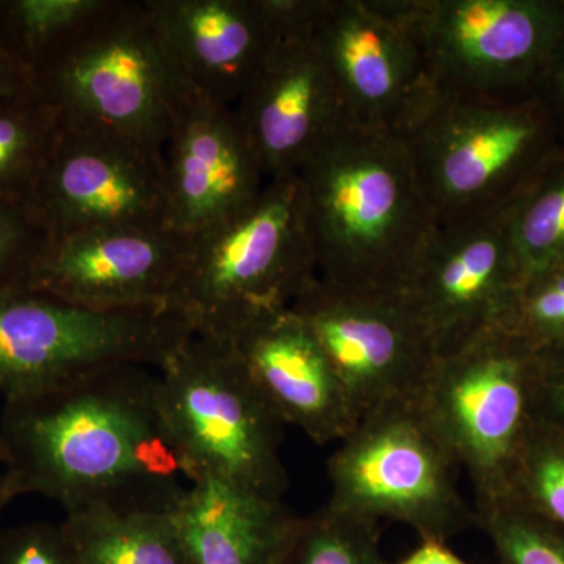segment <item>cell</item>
Here are the masks:
<instances>
[{"mask_svg": "<svg viewBox=\"0 0 564 564\" xmlns=\"http://www.w3.org/2000/svg\"><path fill=\"white\" fill-rule=\"evenodd\" d=\"M459 469L417 400L388 404L356 423L329 456L328 507L408 525L421 540L447 543L477 525L456 481Z\"/></svg>", "mask_w": 564, "mask_h": 564, "instance_id": "7", "label": "cell"}, {"mask_svg": "<svg viewBox=\"0 0 564 564\" xmlns=\"http://www.w3.org/2000/svg\"><path fill=\"white\" fill-rule=\"evenodd\" d=\"M102 2L0 0V44L29 73L44 55L80 28Z\"/></svg>", "mask_w": 564, "mask_h": 564, "instance_id": "24", "label": "cell"}, {"mask_svg": "<svg viewBox=\"0 0 564 564\" xmlns=\"http://www.w3.org/2000/svg\"><path fill=\"white\" fill-rule=\"evenodd\" d=\"M163 161L166 226L188 236L242 209L267 184L234 107L191 87L174 115Z\"/></svg>", "mask_w": 564, "mask_h": 564, "instance_id": "17", "label": "cell"}, {"mask_svg": "<svg viewBox=\"0 0 564 564\" xmlns=\"http://www.w3.org/2000/svg\"><path fill=\"white\" fill-rule=\"evenodd\" d=\"M315 35L348 121L402 133L432 98L400 0H321Z\"/></svg>", "mask_w": 564, "mask_h": 564, "instance_id": "15", "label": "cell"}, {"mask_svg": "<svg viewBox=\"0 0 564 564\" xmlns=\"http://www.w3.org/2000/svg\"><path fill=\"white\" fill-rule=\"evenodd\" d=\"M18 496H22L21 486L18 484L17 477L6 469V473H0V518Z\"/></svg>", "mask_w": 564, "mask_h": 564, "instance_id": "34", "label": "cell"}, {"mask_svg": "<svg viewBox=\"0 0 564 564\" xmlns=\"http://www.w3.org/2000/svg\"><path fill=\"white\" fill-rule=\"evenodd\" d=\"M270 7L276 36L234 107L267 181L299 173L348 121L315 35L321 0H270Z\"/></svg>", "mask_w": 564, "mask_h": 564, "instance_id": "12", "label": "cell"}, {"mask_svg": "<svg viewBox=\"0 0 564 564\" xmlns=\"http://www.w3.org/2000/svg\"><path fill=\"white\" fill-rule=\"evenodd\" d=\"M389 564V563H386ZM392 564H467L459 558L447 543L436 540H421V544L410 555Z\"/></svg>", "mask_w": 564, "mask_h": 564, "instance_id": "33", "label": "cell"}, {"mask_svg": "<svg viewBox=\"0 0 564 564\" xmlns=\"http://www.w3.org/2000/svg\"><path fill=\"white\" fill-rule=\"evenodd\" d=\"M191 243L192 236L169 226L50 237L29 289L91 310H169Z\"/></svg>", "mask_w": 564, "mask_h": 564, "instance_id": "16", "label": "cell"}, {"mask_svg": "<svg viewBox=\"0 0 564 564\" xmlns=\"http://www.w3.org/2000/svg\"><path fill=\"white\" fill-rule=\"evenodd\" d=\"M538 351L505 328L441 356L419 404L473 484L475 505L507 496L532 429Z\"/></svg>", "mask_w": 564, "mask_h": 564, "instance_id": "9", "label": "cell"}, {"mask_svg": "<svg viewBox=\"0 0 564 564\" xmlns=\"http://www.w3.org/2000/svg\"><path fill=\"white\" fill-rule=\"evenodd\" d=\"M61 129L35 93L0 101V198L29 206Z\"/></svg>", "mask_w": 564, "mask_h": 564, "instance_id": "22", "label": "cell"}, {"mask_svg": "<svg viewBox=\"0 0 564 564\" xmlns=\"http://www.w3.org/2000/svg\"><path fill=\"white\" fill-rule=\"evenodd\" d=\"M6 462H7L6 451H3V445H2V443H0V463H2L3 466H6Z\"/></svg>", "mask_w": 564, "mask_h": 564, "instance_id": "35", "label": "cell"}, {"mask_svg": "<svg viewBox=\"0 0 564 564\" xmlns=\"http://www.w3.org/2000/svg\"><path fill=\"white\" fill-rule=\"evenodd\" d=\"M158 370L163 419L188 484L220 478L282 500L285 423L231 340L193 333Z\"/></svg>", "mask_w": 564, "mask_h": 564, "instance_id": "6", "label": "cell"}, {"mask_svg": "<svg viewBox=\"0 0 564 564\" xmlns=\"http://www.w3.org/2000/svg\"><path fill=\"white\" fill-rule=\"evenodd\" d=\"M50 236L31 206L0 198V292L29 288L36 259Z\"/></svg>", "mask_w": 564, "mask_h": 564, "instance_id": "29", "label": "cell"}, {"mask_svg": "<svg viewBox=\"0 0 564 564\" xmlns=\"http://www.w3.org/2000/svg\"><path fill=\"white\" fill-rule=\"evenodd\" d=\"M185 84L236 107L276 36L270 0H144Z\"/></svg>", "mask_w": 564, "mask_h": 564, "instance_id": "18", "label": "cell"}, {"mask_svg": "<svg viewBox=\"0 0 564 564\" xmlns=\"http://www.w3.org/2000/svg\"><path fill=\"white\" fill-rule=\"evenodd\" d=\"M172 518L188 564H278L299 516L220 478L193 481Z\"/></svg>", "mask_w": 564, "mask_h": 564, "instance_id": "20", "label": "cell"}, {"mask_svg": "<svg viewBox=\"0 0 564 564\" xmlns=\"http://www.w3.org/2000/svg\"><path fill=\"white\" fill-rule=\"evenodd\" d=\"M400 135L436 225L510 209L558 150L536 96L485 101L432 95Z\"/></svg>", "mask_w": 564, "mask_h": 564, "instance_id": "5", "label": "cell"}, {"mask_svg": "<svg viewBox=\"0 0 564 564\" xmlns=\"http://www.w3.org/2000/svg\"><path fill=\"white\" fill-rule=\"evenodd\" d=\"M62 527L76 564H188L172 513L88 507Z\"/></svg>", "mask_w": 564, "mask_h": 564, "instance_id": "21", "label": "cell"}, {"mask_svg": "<svg viewBox=\"0 0 564 564\" xmlns=\"http://www.w3.org/2000/svg\"><path fill=\"white\" fill-rule=\"evenodd\" d=\"M51 237L166 226L163 150L110 133L62 128L31 203Z\"/></svg>", "mask_w": 564, "mask_h": 564, "instance_id": "13", "label": "cell"}, {"mask_svg": "<svg viewBox=\"0 0 564 564\" xmlns=\"http://www.w3.org/2000/svg\"><path fill=\"white\" fill-rule=\"evenodd\" d=\"M231 343L285 425L318 445L340 443L355 429L358 421L339 377L292 310L252 323Z\"/></svg>", "mask_w": 564, "mask_h": 564, "instance_id": "19", "label": "cell"}, {"mask_svg": "<svg viewBox=\"0 0 564 564\" xmlns=\"http://www.w3.org/2000/svg\"><path fill=\"white\" fill-rule=\"evenodd\" d=\"M533 419L564 432V345L538 351Z\"/></svg>", "mask_w": 564, "mask_h": 564, "instance_id": "31", "label": "cell"}, {"mask_svg": "<svg viewBox=\"0 0 564 564\" xmlns=\"http://www.w3.org/2000/svg\"><path fill=\"white\" fill-rule=\"evenodd\" d=\"M508 494L564 530V432L533 422L510 475Z\"/></svg>", "mask_w": 564, "mask_h": 564, "instance_id": "27", "label": "cell"}, {"mask_svg": "<svg viewBox=\"0 0 564 564\" xmlns=\"http://www.w3.org/2000/svg\"><path fill=\"white\" fill-rule=\"evenodd\" d=\"M510 209L441 223L423 245L403 292L437 358L503 328L522 281L511 243Z\"/></svg>", "mask_w": 564, "mask_h": 564, "instance_id": "14", "label": "cell"}, {"mask_svg": "<svg viewBox=\"0 0 564 564\" xmlns=\"http://www.w3.org/2000/svg\"><path fill=\"white\" fill-rule=\"evenodd\" d=\"M29 74L33 93L62 128L110 133L159 150L188 88L144 0H104Z\"/></svg>", "mask_w": 564, "mask_h": 564, "instance_id": "3", "label": "cell"}, {"mask_svg": "<svg viewBox=\"0 0 564 564\" xmlns=\"http://www.w3.org/2000/svg\"><path fill=\"white\" fill-rule=\"evenodd\" d=\"M474 510L499 564H564V530L510 494L475 505Z\"/></svg>", "mask_w": 564, "mask_h": 564, "instance_id": "26", "label": "cell"}, {"mask_svg": "<svg viewBox=\"0 0 564 564\" xmlns=\"http://www.w3.org/2000/svg\"><path fill=\"white\" fill-rule=\"evenodd\" d=\"M278 564H386L380 524L325 505L299 519Z\"/></svg>", "mask_w": 564, "mask_h": 564, "instance_id": "25", "label": "cell"}, {"mask_svg": "<svg viewBox=\"0 0 564 564\" xmlns=\"http://www.w3.org/2000/svg\"><path fill=\"white\" fill-rule=\"evenodd\" d=\"M299 174L267 181L223 220L193 234L172 310L195 334L232 340L291 310L317 278Z\"/></svg>", "mask_w": 564, "mask_h": 564, "instance_id": "4", "label": "cell"}, {"mask_svg": "<svg viewBox=\"0 0 564 564\" xmlns=\"http://www.w3.org/2000/svg\"><path fill=\"white\" fill-rule=\"evenodd\" d=\"M33 93L31 76L0 44V101Z\"/></svg>", "mask_w": 564, "mask_h": 564, "instance_id": "32", "label": "cell"}, {"mask_svg": "<svg viewBox=\"0 0 564 564\" xmlns=\"http://www.w3.org/2000/svg\"><path fill=\"white\" fill-rule=\"evenodd\" d=\"M510 234L522 281L564 265V150L511 206Z\"/></svg>", "mask_w": 564, "mask_h": 564, "instance_id": "23", "label": "cell"}, {"mask_svg": "<svg viewBox=\"0 0 564 564\" xmlns=\"http://www.w3.org/2000/svg\"><path fill=\"white\" fill-rule=\"evenodd\" d=\"M433 95L510 101L536 96L564 35V3L400 0Z\"/></svg>", "mask_w": 564, "mask_h": 564, "instance_id": "10", "label": "cell"}, {"mask_svg": "<svg viewBox=\"0 0 564 564\" xmlns=\"http://www.w3.org/2000/svg\"><path fill=\"white\" fill-rule=\"evenodd\" d=\"M191 334L172 307L99 311L10 289L0 292V393L46 391L109 367L159 369Z\"/></svg>", "mask_w": 564, "mask_h": 564, "instance_id": "8", "label": "cell"}, {"mask_svg": "<svg viewBox=\"0 0 564 564\" xmlns=\"http://www.w3.org/2000/svg\"><path fill=\"white\" fill-rule=\"evenodd\" d=\"M503 328L536 351L564 345V265L521 282Z\"/></svg>", "mask_w": 564, "mask_h": 564, "instance_id": "28", "label": "cell"}, {"mask_svg": "<svg viewBox=\"0 0 564 564\" xmlns=\"http://www.w3.org/2000/svg\"><path fill=\"white\" fill-rule=\"evenodd\" d=\"M291 310L332 362L356 421L419 400L437 355L403 291H347L317 276Z\"/></svg>", "mask_w": 564, "mask_h": 564, "instance_id": "11", "label": "cell"}, {"mask_svg": "<svg viewBox=\"0 0 564 564\" xmlns=\"http://www.w3.org/2000/svg\"><path fill=\"white\" fill-rule=\"evenodd\" d=\"M296 174L318 278L403 291L436 226L403 137L345 121Z\"/></svg>", "mask_w": 564, "mask_h": 564, "instance_id": "2", "label": "cell"}, {"mask_svg": "<svg viewBox=\"0 0 564 564\" xmlns=\"http://www.w3.org/2000/svg\"><path fill=\"white\" fill-rule=\"evenodd\" d=\"M0 564H76L62 524L47 521L0 527Z\"/></svg>", "mask_w": 564, "mask_h": 564, "instance_id": "30", "label": "cell"}, {"mask_svg": "<svg viewBox=\"0 0 564 564\" xmlns=\"http://www.w3.org/2000/svg\"><path fill=\"white\" fill-rule=\"evenodd\" d=\"M0 443L22 494L54 500L66 514L172 513L187 488L150 367H109L6 399Z\"/></svg>", "mask_w": 564, "mask_h": 564, "instance_id": "1", "label": "cell"}]
</instances>
